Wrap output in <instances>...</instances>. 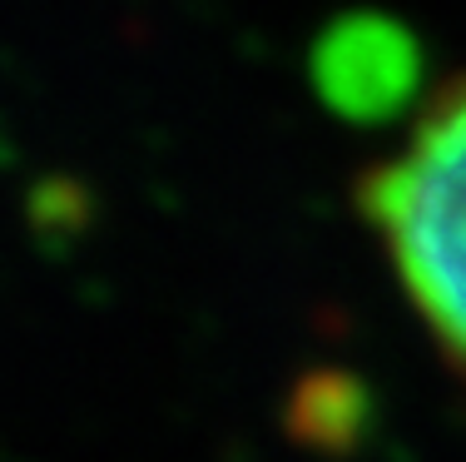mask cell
I'll return each instance as SVG.
<instances>
[{"mask_svg": "<svg viewBox=\"0 0 466 462\" xmlns=\"http://www.w3.org/2000/svg\"><path fill=\"white\" fill-rule=\"evenodd\" d=\"M358 204L407 308L466 383V75L441 85L362 174Z\"/></svg>", "mask_w": 466, "mask_h": 462, "instance_id": "1", "label": "cell"}]
</instances>
